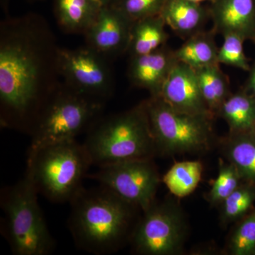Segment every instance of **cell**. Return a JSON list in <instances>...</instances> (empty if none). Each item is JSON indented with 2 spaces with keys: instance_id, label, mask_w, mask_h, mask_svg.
Wrapping results in <instances>:
<instances>
[{
  "instance_id": "1",
  "label": "cell",
  "mask_w": 255,
  "mask_h": 255,
  "mask_svg": "<svg viewBox=\"0 0 255 255\" xmlns=\"http://www.w3.org/2000/svg\"><path fill=\"white\" fill-rule=\"evenodd\" d=\"M59 48L48 23L36 15L1 22V127L31 132L47 100L60 84Z\"/></svg>"
},
{
  "instance_id": "2",
  "label": "cell",
  "mask_w": 255,
  "mask_h": 255,
  "mask_svg": "<svg viewBox=\"0 0 255 255\" xmlns=\"http://www.w3.org/2000/svg\"><path fill=\"white\" fill-rule=\"evenodd\" d=\"M68 226L74 242L82 251L110 255L130 241L134 210L138 209L101 184L82 187L70 201Z\"/></svg>"
},
{
  "instance_id": "3",
  "label": "cell",
  "mask_w": 255,
  "mask_h": 255,
  "mask_svg": "<svg viewBox=\"0 0 255 255\" xmlns=\"http://www.w3.org/2000/svg\"><path fill=\"white\" fill-rule=\"evenodd\" d=\"M92 165L119 163L157 155L145 102L96 124L84 142Z\"/></svg>"
},
{
  "instance_id": "4",
  "label": "cell",
  "mask_w": 255,
  "mask_h": 255,
  "mask_svg": "<svg viewBox=\"0 0 255 255\" xmlns=\"http://www.w3.org/2000/svg\"><path fill=\"white\" fill-rule=\"evenodd\" d=\"M91 165L85 145L70 140L29 150L26 174L38 194L52 202H70Z\"/></svg>"
},
{
  "instance_id": "5",
  "label": "cell",
  "mask_w": 255,
  "mask_h": 255,
  "mask_svg": "<svg viewBox=\"0 0 255 255\" xmlns=\"http://www.w3.org/2000/svg\"><path fill=\"white\" fill-rule=\"evenodd\" d=\"M38 191L27 174L1 190V231L16 255H48L55 243L38 202Z\"/></svg>"
},
{
  "instance_id": "6",
  "label": "cell",
  "mask_w": 255,
  "mask_h": 255,
  "mask_svg": "<svg viewBox=\"0 0 255 255\" xmlns=\"http://www.w3.org/2000/svg\"><path fill=\"white\" fill-rule=\"evenodd\" d=\"M102 106L103 101L82 95L60 82L32 128L29 150L75 140L80 132L92 125Z\"/></svg>"
},
{
  "instance_id": "7",
  "label": "cell",
  "mask_w": 255,
  "mask_h": 255,
  "mask_svg": "<svg viewBox=\"0 0 255 255\" xmlns=\"http://www.w3.org/2000/svg\"><path fill=\"white\" fill-rule=\"evenodd\" d=\"M145 103L157 153L173 155L209 150L213 118L179 112L160 97H151Z\"/></svg>"
},
{
  "instance_id": "8",
  "label": "cell",
  "mask_w": 255,
  "mask_h": 255,
  "mask_svg": "<svg viewBox=\"0 0 255 255\" xmlns=\"http://www.w3.org/2000/svg\"><path fill=\"white\" fill-rule=\"evenodd\" d=\"M86 178L97 181L145 212L155 202L160 178L152 158L132 159L100 167Z\"/></svg>"
},
{
  "instance_id": "9",
  "label": "cell",
  "mask_w": 255,
  "mask_h": 255,
  "mask_svg": "<svg viewBox=\"0 0 255 255\" xmlns=\"http://www.w3.org/2000/svg\"><path fill=\"white\" fill-rule=\"evenodd\" d=\"M184 236L180 210L167 202H155L137 221L130 241L137 254L172 255L182 251Z\"/></svg>"
},
{
  "instance_id": "10",
  "label": "cell",
  "mask_w": 255,
  "mask_h": 255,
  "mask_svg": "<svg viewBox=\"0 0 255 255\" xmlns=\"http://www.w3.org/2000/svg\"><path fill=\"white\" fill-rule=\"evenodd\" d=\"M109 61L87 46L58 50V72L63 83L97 100L103 101L113 89V75Z\"/></svg>"
},
{
  "instance_id": "11",
  "label": "cell",
  "mask_w": 255,
  "mask_h": 255,
  "mask_svg": "<svg viewBox=\"0 0 255 255\" xmlns=\"http://www.w3.org/2000/svg\"><path fill=\"white\" fill-rule=\"evenodd\" d=\"M133 22L115 6H104L84 34L86 46L109 60L128 53Z\"/></svg>"
},
{
  "instance_id": "12",
  "label": "cell",
  "mask_w": 255,
  "mask_h": 255,
  "mask_svg": "<svg viewBox=\"0 0 255 255\" xmlns=\"http://www.w3.org/2000/svg\"><path fill=\"white\" fill-rule=\"evenodd\" d=\"M159 97L174 110L214 119L198 83L195 70L178 61L162 87Z\"/></svg>"
},
{
  "instance_id": "13",
  "label": "cell",
  "mask_w": 255,
  "mask_h": 255,
  "mask_svg": "<svg viewBox=\"0 0 255 255\" xmlns=\"http://www.w3.org/2000/svg\"><path fill=\"white\" fill-rule=\"evenodd\" d=\"M209 8L215 33H234L255 43V0H214Z\"/></svg>"
},
{
  "instance_id": "14",
  "label": "cell",
  "mask_w": 255,
  "mask_h": 255,
  "mask_svg": "<svg viewBox=\"0 0 255 255\" xmlns=\"http://www.w3.org/2000/svg\"><path fill=\"white\" fill-rule=\"evenodd\" d=\"M177 62L174 51L165 45L152 53L132 56L128 78L132 85L150 92L151 97H159L164 82Z\"/></svg>"
},
{
  "instance_id": "15",
  "label": "cell",
  "mask_w": 255,
  "mask_h": 255,
  "mask_svg": "<svg viewBox=\"0 0 255 255\" xmlns=\"http://www.w3.org/2000/svg\"><path fill=\"white\" fill-rule=\"evenodd\" d=\"M160 15L166 26L185 39L204 31L210 18L209 7L190 0H166Z\"/></svg>"
},
{
  "instance_id": "16",
  "label": "cell",
  "mask_w": 255,
  "mask_h": 255,
  "mask_svg": "<svg viewBox=\"0 0 255 255\" xmlns=\"http://www.w3.org/2000/svg\"><path fill=\"white\" fill-rule=\"evenodd\" d=\"M103 6L99 0H55L54 12L64 31L84 35Z\"/></svg>"
},
{
  "instance_id": "17",
  "label": "cell",
  "mask_w": 255,
  "mask_h": 255,
  "mask_svg": "<svg viewBox=\"0 0 255 255\" xmlns=\"http://www.w3.org/2000/svg\"><path fill=\"white\" fill-rule=\"evenodd\" d=\"M165 26L160 14L134 21L128 53L131 57L147 54L165 46L168 39Z\"/></svg>"
},
{
  "instance_id": "18",
  "label": "cell",
  "mask_w": 255,
  "mask_h": 255,
  "mask_svg": "<svg viewBox=\"0 0 255 255\" xmlns=\"http://www.w3.org/2000/svg\"><path fill=\"white\" fill-rule=\"evenodd\" d=\"M225 156L238 169L243 182L255 184V129L230 134L223 145Z\"/></svg>"
},
{
  "instance_id": "19",
  "label": "cell",
  "mask_w": 255,
  "mask_h": 255,
  "mask_svg": "<svg viewBox=\"0 0 255 255\" xmlns=\"http://www.w3.org/2000/svg\"><path fill=\"white\" fill-rule=\"evenodd\" d=\"M227 122L230 134H238L255 129V97L243 90L231 94L218 112Z\"/></svg>"
},
{
  "instance_id": "20",
  "label": "cell",
  "mask_w": 255,
  "mask_h": 255,
  "mask_svg": "<svg viewBox=\"0 0 255 255\" xmlns=\"http://www.w3.org/2000/svg\"><path fill=\"white\" fill-rule=\"evenodd\" d=\"M215 34L213 30H204L187 38L182 46L174 50L178 61L194 69L219 64V48L215 41Z\"/></svg>"
},
{
  "instance_id": "21",
  "label": "cell",
  "mask_w": 255,
  "mask_h": 255,
  "mask_svg": "<svg viewBox=\"0 0 255 255\" xmlns=\"http://www.w3.org/2000/svg\"><path fill=\"white\" fill-rule=\"evenodd\" d=\"M220 64L194 69L201 95L211 113L217 116L221 106L231 95L229 81Z\"/></svg>"
},
{
  "instance_id": "22",
  "label": "cell",
  "mask_w": 255,
  "mask_h": 255,
  "mask_svg": "<svg viewBox=\"0 0 255 255\" xmlns=\"http://www.w3.org/2000/svg\"><path fill=\"white\" fill-rule=\"evenodd\" d=\"M202 174L203 165L199 161H183L172 165L162 181L173 195L183 198L195 190Z\"/></svg>"
},
{
  "instance_id": "23",
  "label": "cell",
  "mask_w": 255,
  "mask_h": 255,
  "mask_svg": "<svg viewBox=\"0 0 255 255\" xmlns=\"http://www.w3.org/2000/svg\"><path fill=\"white\" fill-rule=\"evenodd\" d=\"M255 202V184L244 182L222 204L221 220L225 224L240 221L251 211Z\"/></svg>"
},
{
  "instance_id": "24",
  "label": "cell",
  "mask_w": 255,
  "mask_h": 255,
  "mask_svg": "<svg viewBox=\"0 0 255 255\" xmlns=\"http://www.w3.org/2000/svg\"><path fill=\"white\" fill-rule=\"evenodd\" d=\"M243 182L238 169L232 163L221 162L218 177L206 196L208 201L212 205L222 204Z\"/></svg>"
},
{
  "instance_id": "25",
  "label": "cell",
  "mask_w": 255,
  "mask_h": 255,
  "mask_svg": "<svg viewBox=\"0 0 255 255\" xmlns=\"http://www.w3.org/2000/svg\"><path fill=\"white\" fill-rule=\"evenodd\" d=\"M228 248L233 255H254L255 209L241 219L231 235Z\"/></svg>"
},
{
  "instance_id": "26",
  "label": "cell",
  "mask_w": 255,
  "mask_h": 255,
  "mask_svg": "<svg viewBox=\"0 0 255 255\" xmlns=\"http://www.w3.org/2000/svg\"><path fill=\"white\" fill-rule=\"evenodd\" d=\"M223 36V43L218 53V63L249 72L251 66L243 46L246 40L234 33H228Z\"/></svg>"
},
{
  "instance_id": "27",
  "label": "cell",
  "mask_w": 255,
  "mask_h": 255,
  "mask_svg": "<svg viewBox=\"0 0 255 255\" xmlns=\"http://www.w3.org/2000/svg\"><path fill=\"white\" fill-rule=\"evenodd\" d=\"M166 0H118L115 6L135 21L160 14Z\"/></svg>"
},
{
  "instance_id": "28",
  "label": "cell",
  "mask_w": 255,
  "mask_h": 255,
  "mask_svg": "<svg viewBox=\"0 0 255 255\" xmlns=\"http://www.w3.org/2000/svg\"><path fill=\"white\" fill-rule=\"evenodd\" d=\"M249 77L245 90L255 97V62L249 70Z\"/></svg>"
},
{
  "instance_id": "29",
  "label": "cell",
  "mask_w": 255,
  "mask_h": 255,
  "mask_svg": "<svg viewBox=\"0 0 255 255\" xmlns=\"http://www.w3.org/2000/svg\"><path fill=\"white\" fill-rule=\"evenodd\" d=\"M104 6H110L113 5L117 2L118 0H99Z\"/></svg>"
},
{
  "instance_id": "30",
  "label": "cell",
  "mask_w": 255,
  "mask_h": 255,
  "mask_svg": "<svg viewBox=\"0 0 255 255\" xmlns=\"http://www.w3.org/2000/svg\"><path fill=\"white\" fill-rule=\"evenodd\" d=\"M191 1H194V2L199 3V4H201V2H204V1H209L210 3H212L214 0H190Z\"/></svg>"
},
{
  "instance_id": "31",
  "label": "cell",
  "mask_w": 255,
  "mask_h": 255,
  "mask_svg": "<svg viewBox=\"0 0 255 255\" xmlns=\"http://www.w3.org/2000/svg\"><path fill=\"white\" fill-rule=\"evenodd\" d=\"M254 255H255V253H254Z\"/></svg>"
}]
</instances>
